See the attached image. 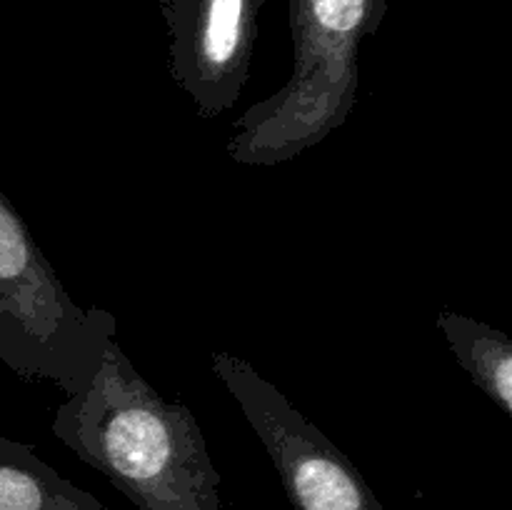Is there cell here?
<instances>
[{
    "label": "cell",
    "instance_id": "obj_1",
    "mask_svg": "<svg viewBox=\"0 0 512 510\" xmlns=\"http://www.w3.org/2000/svg\"><path fill=\"white\" fill-rule=\"evenodd\" d=\"M53 435L138 510H223L220 473L193 410L165 400L118 340L88 390L58 405Z\"/></svg>",
    "mask_w": 512,
    "mask_h": 510
},
{
    "label": "cell",
    "instance_id": "obj_2",
    "mask_svg": "<svg viewBox=\"0 0 512 510\" xmlns=\"http://www.w3.org/2000/svg\"><path fill=\"white\" fill-rule=\"evenodd\" d=\"M385 10L388 0H290L293 73L235 120L230 160L270 168L333 135L358 100L360 43L380 28Z\"/></svg>",
    "mask_w": 512,
    "mask_h": 510
},
{
    "label": "cell",
    "instance_id": "obj_6",
    "mask_svg": "<svg viewBox=\"0 0 512 510\" xmlns=\"http://www.w3.org/2000/svg\"><path fill=\"white\" fill-rule=\"evenodd\" d=\"M0 510H105L73 480L63 478L30 445L0 435Z\"/></svg>",
    "mask_w": 512,
    "mask_h": 510
},
{
    "label": "cell",
    "instance_id": "obj_7",
    "mask_svg": "<svg viewBox=\"0 0 512 510\" xmlns=\"http://www.w3.org/2000/svg\"><path fill=\"white\" fill-rule=\"evenodd\" d=\"M438 330L473 383L503 415H512V340L508 335L453 310L438 315Z\"/></svg>",
    "mask_w": 512,
    "mask_h": 510
},
{
    "label": "cell",
    "instance_id": "obj_4",
    "mask_svg": "<svg viewBox=\"0 0 512 510\" xmlns=\"http://www.w3.org/2000/svg\"><path fill=\"white\" fill-rule=\"evenodd\" d=\"M213 373L268 450L293 510H385L333 440L243 358L218 350Z\"/></svg>",
    "mask_w": 512,
    "mask_h": 510
},
{
    "label": "cell",
    "instance_id": "obj_5",
    "mask_svg": "<svg viewBox=\"0 0 512 510\" xmlns=\"http://www.w3.org/2000/svg\"><path fill=\"white\" fill-rule=\"evenodd\" d=\"M170 75L200 118L233 108L248 83L263 0H160Z\"/></svg>",
    "mask_w": 512,
    "mask_h": 510
},
{
    "label": "cell",
    "instance_id": "obj_3",
    "mask_svg": "<svg viewBox=\"0 0 512 510\" xmlns=\"http://www.w3.org/2000/svg\"><path fill=\"white\" fill-rule=\"evenodd\" d=\"M113 340L115 315L75 303L0 193V360L25 380H50L70 398L88 390Z\"/></svg>",
    "mask_w": 512,
    "mask_h": 510
}]
</instances>
